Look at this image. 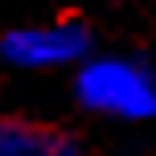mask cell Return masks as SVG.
Masks as SVG:
<instances>
[{
    "mask_svg": "<svg viewBox=\"0 0 156 156\" xmlns=\"http://www.w3.org/2000/svg\"><path fill=\"white\" fill-rule=\"evenodd\" d=\"M78 99L90 111L119 119H148L156 115V82L140 62L123 58H99L86 62L78 74Z\"/></svg>",
    "mask_w": 156,
    "mask_h": 156,
    "instance_id": "1",
    "label": "cell"
},
{
    "mask_svg": "<svg viewBox=\"0 0 156 156\" xmlns=\"http://www.w3.org/2000/svg\"><path fill=\"white\" fill-rule=\"evenodd\" d=\"M45 156H82V152H78V144L70 140V136H58V132H49Z\"/></svg>",
    "mask_w": 156,
    "mask_h": 156,
    "instance_id": "4",
    "label": "cell"
},
{
    "mask_svg": "<svg viewBox=\"0 0 156 156\" xmlns=\"http://www.w3.org/2000/svg\"><path fill=\"white\" fill-rule=\"evenodd\" d=\"M90 45V33L78 21H54V25H29V29H12L0 41V54L12 66L25 70H49V66L78 62Z\"/></svg>",
    "mask_w": 156,
    "mask_h": 156,
    "instance_id": "2",
    "label": "cell"
},
{
    "mask_svg": "<svg viewBox=\"0 0 156 156\" xmlns=\"http://www.w3.org/2000/svg\"><path fill=\"white\" fill-rule=\"evenodd\" d=\"M49 132L25 119H0V156H45Z\"/></svg>",
    "mask_w": 156,
    "mask_h": 156,
    "instance_id": "3",
    "label": "cell"
}]
</instances>
